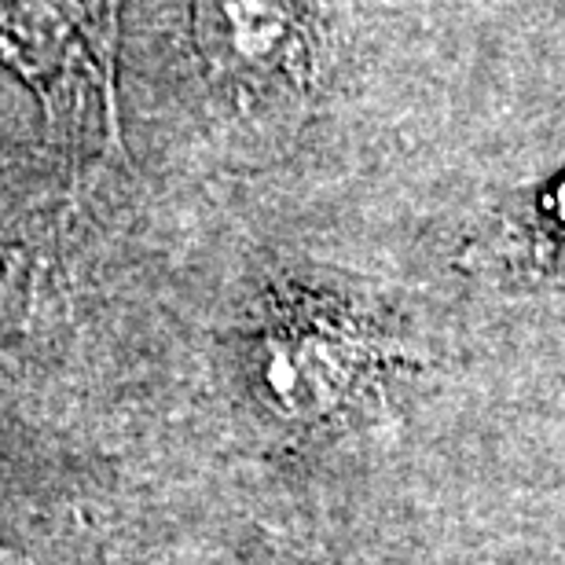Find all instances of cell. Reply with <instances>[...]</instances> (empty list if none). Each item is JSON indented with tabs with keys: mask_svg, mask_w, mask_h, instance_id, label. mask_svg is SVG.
Wrapping results in <instances>:
<instances>
[{
	"mask_svg": "<svg viewBox=\"0 0 565 565\" xmlns=\"http://www.w3.org/2000/svg\"><path fill=\"white\" fill-rule=\"evenodd\" d=\"M115 8L118 0H0V30L44 41H82L104 77L110 96V55H115ZM15 41V38H11ZM19 44V41H15Z\"/></svg>",
	"mask_w": 565,
	"mask_h": 565,
	"instance_id": "cell-4",
	"label": "cell"
},
{
	"mask_svg": "<svg viewBox=\"0 0 565 565\" xmlns=\"http://www.w3.org/2000/svg\"><path fill=\"white\" fill-rule=\"evenodd\" d=\"M0 60H4L8 66H15V71H22V74H38V71H33V63H30V55L22 52L19 44L8 38V33H0Z\"/></svg>",
	"mask_w": 565,
	"mask_h": 565,
	"instance_id": "cell-5",
	"label": "cell"
},
{
	"mask_svg": "<svg viewBox=\"0 0 565 565\" xmlns=\"http://www.w3.org/2000/svg\"><path fill=\"white\" fill-rule=\"evenodd\" d=\"M484 246L503 276L565 287V173L507 210Z\"/></svg>",
	"mask_w": 565,
	"mask_h": 565,
	"instance_id": "cell-3",
	"label": "cell"
},
{
	"mask_svg": "<svg viewBox=\"0 0 565 565\" xmlns=\"http://www.w3.org/2000/svg\"><path fill=\"white\" fill-rule=\"evenodd\" d=\"M397 367L393 342L331 298L282 301L257 338V382L287 419L331 423L356 412Z\"/></svg>",
	"mask_w": 565,
	"mask_h": 565,
	"instance_id": "cell-1",
	"label": "cell"
},
{
	"mask_svg": "<svg viewBox=\"0 0 565 565\" xmlns=\"http://www.w3.org/2000/svg\"><path fill=\"white\" fill-rule=\"evenodd\" d=\"M327 0H195L206 66L235 88L298 85L320 49Z\"/></svg>",
	"mask_w": 565,
	"mask_h": 565,
	"instance_id": "cell-2",
	"label": "cell"
}]
</instances>
